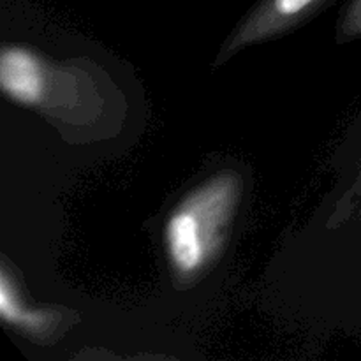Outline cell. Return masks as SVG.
I'll list each match as a JSON object with an SVG mask.
<instances>
[{
	"mask_svg": "<svg viewBox=\"0 0 361 361\" xmlns=\"http://www.w3.org/2000/svg\"><path fill=\"white\" fill-rule=\"evenodd\" d=\"M240 197L242 176L224 169L201 183L171 212L164 243L169 267L178 281H194L221 256Z\"/></svg>",
	"mask_w": 361,
	"mask_h": 361,
	"instance_id": "1",
	"label": "cell"
},
{
	"mask_svg": "<svg viewBox=\"0 0 361 361\" xmlns=\"http://www.w3.org/2000/svg\"><path fill=\"white\" fill-rule=\"evenodd\" d=\"M323 4L324 0H263L243 21L231 44L226 49L233 53L252 42L275 37L305 20Z\"/></svg>",
	"mask_w": 361,
	"mask_h": 361,
	"instance_id": "2",
	"label": "cell"
},
{
	"mask_svg": "<svg viewBox=\"0 0 361 361\" xmlns=\"http://www.w3.org/2000/svg\"><path fill=\"white\" fill-rule=\"evenodd\" d=\"M44 69L27 49L6 46L0 55V85L7 97L20 104L34 106L44 94Z\"/></svg>",
	"mask_w": 361,
	"mask_h": 361,
	"instance_id": "3",
	"label": "cell"
},
{
	"mask_svg": "<svg viewBox=\"0 0 361 361\" xmlns=\"http://www.w3.org/2000/svg\"><path fill=\"white\" fill-rule=\"evenodd\" d=\"M25 303L20 300L16 286L11 281L6 270L0 274V316L4 323L13 324L18 330L30 335L49 334L55 324V316L41 310H32L23 307Z\"/></svg>",
	"mask_w": 361,
	"mask_h": 361,
	"instance_id": "4",
	"label": "cell"
},
{
	"mask_svg": "<svg viewBox=\"0 0 361 361\" xmlns=\"http://www.w3.org/2000/svg\"><path fill=\"white\" fill-rule=\"evenodd\" d=\"M361 35V0H353L341 23V37L355 39Z\"/></svg>",
	"mask_w": 361,
	"mask_h": 361,
	"instance_id": "5",
	"label": "cell"
}]
</instances>
